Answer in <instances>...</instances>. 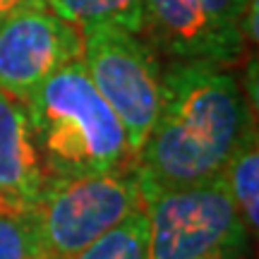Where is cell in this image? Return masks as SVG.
<instances>
[{"label":"cell","mask_w":259,"mask_h":259,"mask_svg":"<svg viewBox=\"0 0 259 259\" xmlns=\"http://www.w3.org/2000/svg\"><path fill=\"white\" fill-rule=\"evenodd\" d=\"M245 254H247V247H226V250H216L197 259H245Z\"/></svg>","instance_id":"5bb4252c"},{"label":"cell","mask_w":259,"mask_h":259,"mask_svg":"<svg viewBox=\"0 0 259 259\" xmlns=\"http://www.w3.org/2000/svg\"><path fill=\"white\" fill-rule=\"evenodd\" d=\"M38 8H48L46 0H0V19L17 15V12H24V10H38Z\"/></svg>","instance_id":"4fadbf2b"},{"label":"cell","mask_w":259,"mask_h":259,"mask_svg":"<svg viewBox=\"0 0 259 259\" xmlns=\"http://www.w3.org/2000/svg\"><path fill=\"white\" fill-rule=\"evenodd\" d=\"M82 63L118 115L130 149H142L161 106V70L147 41L115 24L82 27Z\"/></svg>","instance_id":"5b68a950"},{"label":"cell","mask_w":259,"mask_h":259,"mask_svg":"<svg viewBox=\"0 0 259 259\" xmlns=\"http://www.w3.org/2000/svg\"><path fill=\"white\" fill-rule=\"evenodd\" d=\"M82 27L48 8L0 19V89L24 101L51 74L82 60Z\"/></svg>","instance_id":"52a82bcc"},{"label":"cell","mask_w":259,"mask_h":259,"mask_svg":"<svg viewBox=\"0 0 259 259\" xmlns=\"http://www.w3.org/2000/svg\"><path fill=\"white\" fill-rule=\"evenodd\" d=\"M0 259H36L27 211H0Z\"/></svg>","instance_id":"7c38bea8"},{"label":"cell","mask_w":259,"mask_h":259,"mask_svg":"<svg viewBox=\"0 0 259 259\" xmlns=\"http://www.w3.org/2000/svg\"><path fill=\"white\" fill-rule=\"evenodd\" d=\"M223 178L238 204L245 228L250 233V238H254L259 223V149L254 125L238 142L233 156L223 168Z\"/></svg>","instance_id":"9c48e42d"},{"label":"cell","mask_w":259,"mask_h":259,"mask_svg":"<svg viewBox=\"0 0 259 259\" xmlns=\"http://www.w3.org/2000/svg\"><path fill=\"white\" fill-rule=\"evenodd\" d=\"M48 185L24 101L0 89V194L15 211H29Z\"/></svg>","instance_id":"ba28073f"},{"label":"cell","mask_w":259,"mask_h":259,"mask_svg":"<svg viewBox=\"0 0 259 259\" xmlns=\"http://www.w3.org/2000/svg\"><path fill=\"white\" fill-rule=\"evenodd\" d=\"M147 252L149 223L144 209L139 206L137 211H132L72 259H147Z\"/></svg>","instance_id":"8fae6325"},{"label":"cell","mask_w":259,"mask_h":259,"mask_svg":"<svg viewBox=\"0 0 259 259\" xmlns=\"http://www.w3.org/2000/svg\"><path fill=\"white\" fill-rule=\"evenodd\" d=\"M257 0H144L142 34L178 63L231 65L245 53Z\"/></svg>","instance_id":"8992f818"},{"label":"cell","mask_w":259,"mask_h":259,"mask_svg":"<svg viewBox=\"0 0 259 259\" xmlns=\"http://www.w3.org/2000/svg\"><path fill=\"white\" fill-rule=\"evenodd\" d=\"M46 5L77 27L115 24L137 34L144 19V0H46Z\"/></svg>","instance_id":"30bf717a"},{"label":"cell","mask_w":259,"mask_h":259,"mask_svg":"<svg viewBox=\"0 0 259 259\" xmlns=\"http://www.w3.org/2000/svg\"><path fill=\"white\" fill-rule=\"evenodd\" d=\"M142 209L149 223L147 259H197L250 245V233L223 176L144 197Z\"/></svg>","instance_id":"277c9868"},{"label":"cell","mask_w":259,"mask_h":259,"mask_svg":"<svg viewBox=\"0 0 259 259\" xmlns=\"http://www.w3.org/2000/svg\"><path fill=\"white\" fill-rule=\"evenodd\" d=\"M254 125L238 79L221 65L178 63L161 74V106L135 158L142 199L223 176Z\"/></svg>","instance_id":"6da1fadb"},{"label":"cell","mask_w":259,"mask_h":259,"mask_svg":"<svg viewBox=\"0 0 259 259\" xmlns=\"http://www.w3.org/2000/svg\"><path fill=\"white\" fill-rule=\"evenodd\" d=\"M142 206L135 168L48 180L27 211L36 259H72Z\"/></svg>","instance_id":"3957f363"},{"label":"cell","mask_w":259,"mask_h":259,"mask_svg":"<svg viewBox=\"0 0 259 259\" xmlns=\"http://www.w3.org/2000/svg\"><path fill=\"white\" fill-rule=\"evenodd\" d=\"M24 106L48 180L135 168L127 135L82 60L51 74Z\"/></svg>","instance_id":"7a4b0ae2"},{"label":"cell","mask_w":259,"mask_h":259,"mask_svg":"<svg viewBox=\"0 0 259 259\" xmlns=\"http://www.w3.org/2000/svg\"><path fill=\"white\" fill-rule=\"evenodd\" d=\"M0 211H15V209H12V206L3 199V194H0Z\"/></svg>","instance_id":"9a60e30c"}]
</instances>
